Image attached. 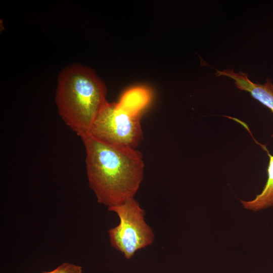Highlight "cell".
<instances>
[{
    "label": "cell",
    "instance_id": "cell-8",
    "mask_svg": "<svg viewBox=\"0 0 273 273\" xmlns=\"http://www.w3.org/2000/svg\"><path fill=\"white\" fill-rule=\"evenodd\" d=\"M82 272L81 266L69 262H64L53 270L42 273H82Z\"/></svg>",
    "mask_w": 273,
    "mask_h": 273
},
{
    "label": "cell",
    "instance_id": "cell-7",
    "mask_svg": "<svg viewBox=\"0 0 273 273\" xmlns=\"http://www.w3.org/2000/svg\"><path fill=\"white\" fill-rule=\"evenodd\" d=\"M269 163L267 169V180L261 193L252 200L242 201L243 207L256 211L273 206V156L268 153Z\"/></svg>",
    "mask_w": 273,
    "mask_h": 273
},
{
    "label": "cell",
    "instance_id": "cell-3",
    "mask_svg": "<svg viewBox=\"0 0 273 273\" xmlns=\"http://www.w3.org/2000/svg\"><path fill=\"white\" fill-rule=\"evenodd\" d=\"M108 210L115 212L120 220L118 225L108 231L111 245L126 259L153 242L154 234L145 220V211L134 198Z\"/></svg>",
    "mask_w": 273,
    "mask_h": 273
},
{
    "label": "cell",
    "instance_id": "cell-4",
    "mask_svg": "<svg viewBox=\"0 0 273 273\" xmlns=\"http://www.w3.org/2000/svg\"><path fill=\"white\" fill-rule=\"evenodd\" d=\"M141 118L124 110L117 102H107L88 135L112 145L136 149L143 138Z\"/></svg>",
    "mask_w": 273,
    "mask_h": 273
},
{
    "label": "cell",
    "instance_id": "cell-5",
    "mask_svg": "<svg viewBox=\"0 0 273 273\" xmlns=\"http://www.w3.org/2000/svg\"><path fill=\"white\" fill-rule=\"evenodd\" d=\"M216 75L232 78L238 88L250 93L254 99L273 112V85L269 79L263 84L255 83L249 79L246 74L242 72L235 73L233 69L217 70Z\"/></svg>",
    "mask_w": 273,
    "mask_h": 273
},
{
    "label": "cell",
    "instance_id": "cell-1",
    "mask_svg": "<svg viewBox=\"0 0 273 273\" xmlns=\"http://www.w3.org/2000/svg\"><path fill=\"white\" fill-rule=\"evenodd\" d=\"M81 139L86 152L89 186L98 202L109 207L134 198L144 176L141 152L112 145L90 135Z\"/></svg>",
    "mask_w": 273,
    "mask_h": 273
},
{
    "label": "cell",
    "instance_id": "cell-6",
    "mask_svg": "<svg viewBox=\"0 0 273 273\" xmlns=\"http://www.w3.org/2000/svg\"><path fill=\"white\" fill-rule=\"evenodd\" d=\"M151 98V93L148 88L136 87L126 91L117 103L130 114L141 116L143 111L149 104Z\"/></svg>",
    "mask_w": 273,
    "mask_h": 273
},
{
    "label": "cell",
    "instance_id": "cell-2",
    "mask_svg": "<svg viewBox=\"0 0 273 273\" xmlns=\"http://www.w3.org/2000/svg\"><path fill=\"white\" fill-rule=\"evenodd\" d=\"M107 91L103 81L87 66L74 63L60 73L55 97L58 111L65 124L81 138L89 134L108 102Z\"/></svg>",
    "mask_w": 273,
    "mask_h": 273
}]
</instances>
